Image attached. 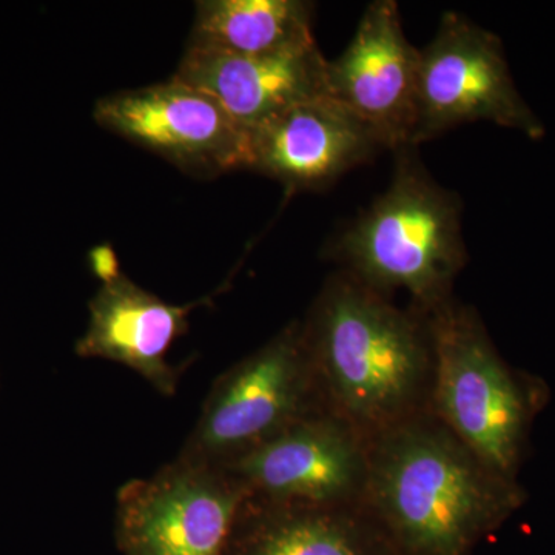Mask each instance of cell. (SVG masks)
I'll return each mask as SVG.
<instances>
[{"label": "cell", "instance_id": "1", "mask_svg": "<svg viewBox=\"0 0 555 555\" xmlns=\"http://www.w3.org/2000/svg\"><path fill=\"white\" fill-rule=\"evenodd\" d=\"M524 502L429 409L369 440L361 506L397 555H470Z\"/></svg>", "mask_w": 555, "mask_h": 555}, {"label": "cell", "instance_id": "2", "mask_svg": "<svg viewBox=\"0 0 555 555\" xmlns=\"http://www.w3.org/2000/svg\"><path fill=\"white\" fill-rule=\"evenodd\" d=\"M301 323L321 404L361 436L429 409L434 353L423 313L339 272Z\"/></svg>", "mask_w": 555, "mask_h": 555}, {"label": "cell", "instance_id": "3", "mask_svg": "<svg viewBox=\"0 0 555 555\" xmlns=\"http://www.w3.org/2000/svg\"><path fill=\"white\" fill-rule=\"evenodd\" d=\"M414 149L396 150L389 188L339 236L334 257L343 272L386 297L408 292L416 312L426 313L452 298L467 251L462 204L430 178Z\"/></svg>", "mask_w": 555, "mask_h": 555}, {"label": "cell", "instance_id": "4", "mask_svg": "<svg viewBox=\"0 0 555 555\" xmlns=\"http://www.w3.org/2000/svg\"><path fill=\"white\" fill-rule=\"evenodd\" d=\"M423 315L434 353L429 411L486 466L517 481L545 385L507 366L469 306L449 298Z\"/></svg>", "mask_w": 555, "mask_h": 555}, {"label": "cell", "instance_id": "5", "mask_svg": "<svg viewBox=\"0 0 555 555\" xmlns=\"http://www.w3.org/2000/svg\"><path fill=\"white\" fill-rule=\"evenodd\" d=\"M320 411L326 409L295 320L219 375L178 456L222 466Z\"/></svg>", "mask_w": 555, "mask_h": 555}, {"label": "cell", "instance_id": "6", "mask_svg": "<svg viewBox=\"0 0 555 555\" xmlns=\"http://www.w3.org/2000/svg\"><path fill=\"white\" fill-rule=\"evenodd\" d=\"M248 496L224 467L177 456L120 486L116 545L122 555H225Z\"/></svg>", "mask_w": 555, "mask_h": 555}, {"label": "cell", "instance_id": "7", "mask_svg": "<svg viewBox=\"0 0 555 555\" xmlns=\"http://www.w3.org/2000/svg\"><path fill=\"white\" fill-rule=\"evenodd\" d=\"M476 120L531 134L540 130L514 89L495 36L462 14L447 13L433 42L420 50L411 147Z\"/></svg>", "mask_w": 555, "mask_h": 555}, {"label": "cell", "instance_id": "8", "mask_svg": "<svg viewBox=\"0 0 555 555\" xmlns=\"http://www.w3.org/2000/svg\"><path fill=\"white\" fill-rule=\"evenodd\" d=\"M94 120L163 156L185 173L211 178L250 170V133L210 94L171 78L119 91L94 105Z\"/></svg>", "mask_w": 555, "mask_h": 555}, {"label": "cell", "instance_id": "9", "mask_svg": "<svg viewBox=\"0 0 555 555\" xmlns=\"http://www.w3.org/2000/svg\"><path fill=\"white\" fill-rule=\"evenodd\" d=\"M369 440L328 411L306 416L221 467L250 499L287 505H361Z\"/></svg>", "mask_w": 555, "mask_h": 555}, {"label": "cell", "instance_id": "10", "mask_svg": "<svg viewBox=\"0 0 555 555\" xmlns=\"http://www.w3.org/2000/svg\"><path fill=\"white\" fill-rule=\"evenodd\" d=\"M420 50L409 42L393 0L364 10L356 35L327 61V91L377 134L383 147H411L415 126Z\"/></svg>", "mask_w": 555, "mask_h": 555}, {"label": "cell", "instance_id": "11", "mask_svg": "<svg viewBox=\"0 0 555 555\" xmlns=\"http://www.w3.org/2000/svg\"><path fill=\"white\" fill-rule=\"evenodd\" d=\"M248 133L250 170L276 179L288 192L326 188L385 149L331 94L301 102Z\"/></svg>", "mask_w": 555, "mask_h": 555}, {"label": "cell", "instance_id": "12", "mask_svg": "<svg viewBox=\"0 0 555 555\" xmlns=\"http://www.w3.org/2000/svg\"><path fill=\"white\" fill-rule=\"evenodd\" d=\"M210 299L207 295L188 305H173L120 273L102 283L90 299L89 323L76 343V356L129 367L160 396L173 397L182 367L173 366L167 356L188 332L190 313Z\"/></svg>", "mask_w": 555, "mask_h": 555}, {"label": "cell", "instance_id": "13", "mask_svg": "<svg viewBox=\"0 0 555 555\" xmlns=\"http://www.w3.org/2000/svg\"><path fill=\"white\" fill-rule=\"evenodd\" d=\"M326 68L317 42L262 56L189 43L173 78L210 94L250 131L301 102L328 94Z\"/></svg>", "mask_w": 555, "mask_h": 555}, {"label": "cell", "instance_id": "14", "mask_svg": "<svg viewBox=\"0 0 555 555\" xmlns=\"http://www.w3.org/2000/svg\"><path fill=\"white\" fill-rule=\"evenodd\" d=\"M225 555H397L361 505L244 503Z\"/></svg>", "mask_w": 555, "mask_h": 555}, {"label": "cell", "instance_id": "15", "mask_svg": "<svg viewBox=\"0 0 555 555\" xmlns=\"http://www.w3.org/2000/svg\"><path fill=\"white\" fill-rule=\"evenodd\" d=\"M312 20L302 0H201L189 43L243 56L283 53L315 43Z\"/></svg>", "mask_w": 555, "mask_h": 555}, {"label": "cell", "instance_id": "16", "mask_svg": "<svg viewBox=\"0 0 555 555\" xmlns=\"http://www.w3.org/2000/svg\"><path fill=\"white\" fill-rule=\"evenodd\" d=\"M90 268L94 275L100 278L101 283L115 280L119 276V262L115 251L109 246H100L90 251Z\"/></svg>", "mask_w": 555, "mask_h": 555}]
</instances>
